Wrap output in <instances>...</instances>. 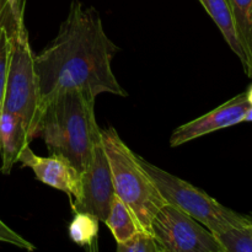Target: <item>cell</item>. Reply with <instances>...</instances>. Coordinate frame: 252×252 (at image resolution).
Wrapping results in <instances>:
<instances>
[{
	"mask_svg": "<svg viewBox=\"0 0 252 252\" xmlns=\"http://www.w3.org/2000/svg\"><path fill=\"white\" fill-rule=\"evenodd\" d=\"M7 57H9V34L5 37L0 43V113L2 111L4 102L5 83H6L7 70Z\"/></svg>",
	"mask_w": 252,
	"mask_h": 252,
	"instance_id": "ac0fdd59",
	"label": "cell"
},
{
	"mask_svg": "<svg viewBox=\"0 0 252 252\" xmlns=\"http://www.w3.org/2000/svg\"><path fill=\"white\" fill-rule=\"evenodd\" d=\"M199 1L203 5L209 16L212 17V20L216 22L218 29L220 30L224 39L226 41L228 46L230 47L231 51L240 59L243 66H245V53H244V49L241 47L240 41H239L233 14H231L228 1L226 0H199Z\"/></svg>",
	"mask_w": 252,
	"mask_h": 252,
	"instance_id": "8fae6325",
	"label": "cell"
},
{
	"mask_svg": "<svg viewBox=\"0 0 252 252\" xmlns=\"http://www.w3.org/2000/svg\"><path fill=\"white\" fill-rule=\"evenodd\" d=\"M19 162L24 167H30L42 184L68 194L70 203L80 197L81 172L65 158L61 155L38 157L27 147L22 152Z\"/></svg>",
	"mask_w": 252,
	"mask_h": 252,
	"instance_id": "9c48e42d",
	"label": "cell"
},
{
	"mask_svg": "<svg viewBox=\"0 0 252 252\" xmlns=\"http://www.w3.org/2000/svg\"><path fill=\"white\" fill-rule=\"evenodd\" d=\"M250 107L246 94H239L211 112L177 127L170 138V145L174 148L180 147L216 130L239 125L244 122L246 112Z\"/></svg>",
	"mask_w": 252,
	"mask_h": 252,
	"instance_id": "ba28073f",
	"label": "cell"
},
{
	"mask_svg": "<svg viewBox=\"0 0 252 252\" xmlns=\"http://www.w3.org/2000/svg\"><path fill=\"white\" fill-rule=\"evenodd\" d=\"M244 122H252V107H250L246 112L245 118H244Z\"/></svg>",
	"mask_w": 252,
	"mask_h": 252,
	"instance_id": "7402d4cb",
	"label": "cell"
},
{
	"mask_svg": "<svg viewBox=\"0 0 252 252\" xmlns=\"http://www.w3.org/2000/svg\"><path fill=\"white\" fill-rule=\"evenodd\" d=\"M214 235L220 246V252H252V231L248 224L228 228Z\"/></svg>",
	"mask_w": 252,
	"mask_h": 252,
	"instance_id": "9a60e30c",
	"label": "cell"
},
{
	"mask_svg": "<svg viewBox=\"0 0 252 252\" xmlns=\"http://www.w3.org/2000/svg\"><path fill=\"white\" fill-rule=\"evenodd\" d=\"M245 94H246V98H248V102L250 103V106L252 107V85L248 89V91H246Z\"/></svg>",
	"mask_w": 252,
	"mask_h": 252,
	"instance_id": "44dd1931",
	"label": "cell"
},
{
	"mask_svg": "<svg viewBox=\"0 0 252 252\" xmlns=\"http://www.w3.org/2000/svg\"><path fill=\"white\" fill-rule=\"evenodd\" d=\"M139 160L166 204L174 206L186 213L213 234L220 233L233 226H244L248 224L245 214L236 213L233 209L219 203L207 192L160 169L157 165L150 164L143 158L139 157Z\"/></svg>",
	"mask_w": 252,
	"mask_h": 252,
	"instance_id": "5b68a950",
	"label": "cell"
},
{
	"mask_svg": "<svg viewBox=\"0 0 252 252\" xmlns=\"http://www.w3.org/2000/svg\"><path fill=\"white\" fill-rule=\"evenodd\" d=\"M2 111L19 116L27 126L32 139L36 138L41 115V95L34 54L25 25V14L15 20L9 31V57Z\"/></svg>",
	"mask_w": 252,
	"mask_h": 252,
	"instance_id": "277c9868",
	"label": "cell"
},
{
	"mask_svg": "<svg viewBox=\"0 0 252 252\" xmlns=\"http://www.w3.org/2000/svg\"><path fill=\"white\" fill-rule=\"evenodd\" d=\"M117 51L97 10L74 0L57 36L34 54L41 105L57 93L70 89L95 97L101 94L126 97L127 91L112 70Z\"/></svg>",
	"mask_w": 252,
	"mask_h": 252,
	"instance_id": "6da1fadb",
	"label": "cell"
},
{
	"mask_svg": "<svg viewBox=\"0 0 252 252\" xmlns=\"http://www.w3.org/2000/svg\"><path fill=\"white\" fill-rule=\"evenodd\" d=\"M117 252H161V249L152 234L139 231L129 240L118 243Z\"/></svg>",
	"mask_w": 252,
	"mask_h": 252,
	"instance_id": "2e32d148",
	"label": "cell"
},
{
	"mask_svg": "<svg viewBox=\"0 0 252 252\" xmlns=\"http://www.w3.org/2000/svg\"><path fill=\"white\" fill-rule=\"evenodd\" d=\"M101 142L110 164L115 194L130 209L140 229L150 234L153 219L166 204L152 177L115 128L101 129Z\"/></svg>",
	"mask_w": 252,
	"mask_h": 252,
	"instance_id": "3957f363",
	"label": "cell"
},
{
	"mask_svg": "<svg viewBox=\"0 0 252 252\" xmlns=\"http://www.w3.org/2000/svg\"><path fill=\"white\" fill-rule=\"evenodd\" d=\"M233 14L236 33L245 53L246 75L252 78V0H226Z\"/></svg>",
	"mask_w": 252,
	"mask_h": 252,
	"instance_id": "7c38bea8",
	"label": "cell"
},
{
	"mask_svg": "<svg viewBox=\"0 0 252 252\" xmlns=\"http://www.w3.org/2000/svg\"><path fill=\"white\" fill-rule=\"evenodd\" d=\"M0 243L10 244V245L16 246V248L30 252L36 250V246H34L33 244L30 243V241L26 240L25 238H22V236L20 235V234H17L15 230H12V229L10 228V226H7L1 219H0Z\"/></svg>",
	"mask_w": 252,
	"mask_h": 252,
	"instance_id": "e0dca14e",
	"label": "cell"
},
{
	"mask_svg": "<svg viewBox=\"0 0 252 252\" xmlns=\"http://www.w3.org/2000/svg\"><path fill=\"white\" fill-rule=\"evenodd\" d=\"M150 234L164 252H220L211 230L170 204L158 212Z\"/></svg>",
	"mask_w": 252,
	"mask_h": 252,
	"instance_id": "8992f818",
	"label": "cell"
},
{
	"mask_svg": "<svg viewBox=\"0 0 252 252\" xmlns=\"http://www.w3.org/2000/svg\"><path fill=\"white\" fill-rule=\"evenodd\" d=\"M245 217H246V221H248L249 229H250V230L252 231V213L245 214Z\"/></svg>",
	"mask_w": 252,
	"mask_h": 252,
	"instance_id": "603a6c76",
	"label": "cell"
},
{
	"mask_svg": "<svg viewBox=\"0 0 252 252\" xmlns=\"http://www.w3.org/2000/svg\"><path fill=\"white\" fill-rule=\"evenodd\" d=\"M113 197L115 189L110 164L100 140L91 153L88 166L81 172L80 197L71 202V209L74 213L93 214L105 223Z\"/></svg>",
	"mask_w": 252,
	"mask_h": 252,
	"instance_id": "52a82bcc",
	"label": "cell"
},
{
	"mask_svg": "<svg viewBox=\"0 0 252 252\" xmlns=\"http://www.w3.org/2000/svg\"><path fill=\"white\" fill-rule=\"evenodd\" d=\"M95 102L90 93L70 89L57 93L41 105L36 137L43 139L49 154L65 158L80 172L101 140Z\"/></svg>",
	"mask_w": 252,
	"mask_h": 252,
	"instance_id": "7a4b0ae2",
	"label": "cell"
},
{
	"mask_svg": "<svg viewBox=\"0 0 252 252\" xmlns=\"http://www.w3.org/2000/svg\"><path fill=\"white\" fill-rule=\"evenodd\" d=\"M17 17H15L12 14L9 0H0V30L7 29L10 31Z\"/></svg>",
	"mask_w": 252,
	"mask_h": 252,
	"instance_id": "d6986e66",
	"label": "cell"
},
{
	"mask_svg": "<svg viewBox=\"0 0 252 252\" xmlns=\"http://www.w3.org/2000/svg\"><path fill=\"white\" fill-rule=\"evenodd\" d=\"M105 224L112 233L116 243H125L143 231L130 209L115 194Z\"/></svg>",
	"mask_w": 252,
	"mask_h": 252,
	"instance_id": "4fadbf2b",
	"label": "cell"
},
{
	"mask_svg": "<svg viewBox=\"0 0 252 252\" xmlns=\"http://www.w3.org/2000/svg\"><path fill=\"white\" fill-rule=\"evenodd\" d=\"M160 249H161V248H160ZM161 252H164V251H162V250H161Z\"/></svg>",
	"mask_w": 252,
	"mask_h": 252,
	"instance_id": "cb8c5ba5",
	"label": "cell"
},
{
	"mask_svg": "<svg viewBox=\"0 0 252 252\" xmlns=\"http://www.w3.org/2000/svg\"><path fill=\"white\" fill-rule=\"evenodd\" d=\"M98 220L95 216L84 212L74 213L73 220L69 224V236L76 245L89 248L95 251V243L97 240Z\"/></svg>",
	"mask_w": 252,
	"mask_h": 252,
	"instance_id": "5bb4252c",
	"label": "cell"
},
{
	"mask_svg": "<svg viewBox=\"0 0 252 252\" xmlns=\"http://www.w3.org/2000/svg\"><path fill=\"white\" fill-rule=\"evenodd\" d=\"M10 7L15 17L25 12V0H9Z\"/></svg>",
	"mask_w": 252,
	"mask_h": 252,
	"instance_id": "ffe728a7",
	"label": "cell"
},
{
	"mask_svg": "<svg viewBox=\"0 0 252 252\" xmlns=\"http://www.w3.org/2000/svg\"><path fill=\"white\" fill-rule=\"evenodd\" d=\"M32 138L27 126L19 116L1 111L0 113V171L9 175L16 162H19L22 152L30 147Z\"/></svg>",
	"mask_w": 252,
	"mask_h": 252,
	"instance_id": "30bf717a",
	"label": "cell"
}]
</instances>
